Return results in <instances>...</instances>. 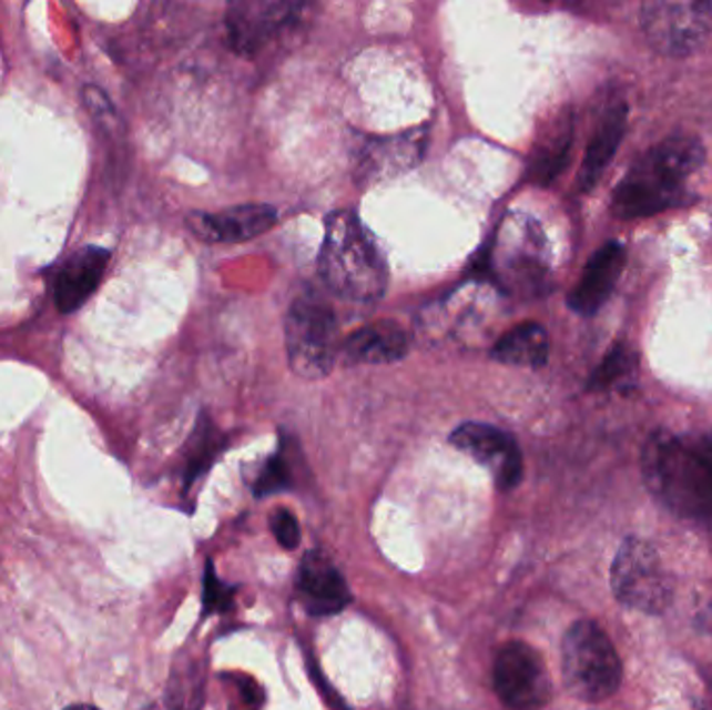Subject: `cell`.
<instances>
[{
	"mask_svg": "<svg viewBox=\"0 0 712 710\" xmlns=\"http://www.w3.org/2000/svg\"><path fill=\"white\" fill-rule=\"evenodd\" d=\"M550 355V338L540 323L515 325L494 344L492 358L502 365L540 369Z\"/></svg>",
	"mask_w": 712,
	"mask_h": 710,
	"instance_id": "cell-19",
	"label": "cell"
},
{
	"mask_svg": "<svg viewBox=\"0 0 712 710\" xmlns=\"http://www.w3.org/2000/svg\"><path fill=\"white\" fill-rule=\"evenodd\" d=\"M289 486V469L288 463L284 460L282 455H275V457L267 460V465L263 467V471L258 475V481H256L255 490L258 496H267V494H273V491L284 490Z\"/></svg>",
	"mask_w": 712,
	"mask_h": 710,
	"instance_id": "cell-22",
	"label": "cell"
},
{
	"mask_svg": "<svg viewBox=\"0 0 712 710\" xmlns=\"http://www.w3.org/2000/svg\"><path fill=\"white\" fill-rule=\"evenodd\" d=\"M286 355L289 369L306 382L327 377L336 367L339 342L338 322L327 305L317 296H301L288 308L284 322Z\"/></svg>",
	"mask_w": 712,
	"mask_h": 710,
	"instance_id": "cell-4",
	"label": "cell"
},
{
	"mask_svg": "<svg viewBox=\"0 0 712 710\" xmlns=\"http://www.w3.org/2000/svg\"><path fill=\"white\" fill-rule=\"evenodd\" d=\"M111 253L101 246H84L71 254L54 280V305L59 313L71 315L101 286Z\"/></svg>",
	"mask_w": 712,
	"mask_h": 710,
	"instance_id": "cell-13",
	"label": "cell"
},
{
	"mask_svg": "<svg viewBox=\"0 0 712 710\" xmlns=\"http://www.w3.org/2000/svg\"><path fill=\"white\" fill-rule=\"evenodd\" d=\"M704 156L694 135H669L645 151L612 190V213L619 220H640L685 204L688 180L704 165Z\"/></svg>",
	"mask_w": 712,
	"mask_h": 710,
	"instance_id": "cell-1",
	"label": "cell"
},
{
	"mask_svg": "<svg viewBox=\"0 0 712 710\" xmlns=\"http://www.w3.org/2000/svg\"><path fill=\"white\" fill-rule=\"evenodd\" d=\"M65 710H101L96 709V707H92V704H71V707H68Z\"/></svg>",
	"mask_w": 712,
	"mask_h": 710,
	"instance_id": "cell-25",
	"label": "cell"
},
{
	"mask_svg": "<svg viewBox=\"0 0 712 710\" xmlns=\"http://www.w3.org/2000/svg\"><path fill=\"white\" fill-rule=\"evenodd\" d=\"M421 154H424L421 132L375 138L363 149L358 171L365 180L388 178L417 165Z\"/></svg>",
	"mask_w": 712,
	"mask_h": 710,
	"instance_id": "cell-16",
	"label": "cell"
},
{
	"mask_svg": "<svg viewBox=\"0 0 712 710\" xmlns=\"http://www.w3.org/2000/svg\"><path fill=\"white\" fill-rule=\"evenodd\" d=\"M611 586L621 605L648 615L669 609L675 592V581L667 574L657 548L640 538L621 544L612 560Z\"/></svg>",
	"mask_w": 712,
	"mask_h": 710,
	"instance_id": "cell-6",
	"label": "cell"
},
{
	"mask_svg": "<svg viewBox=\"0 0 712 710\" xmlns=\"http://www.w3.org/2000/svg\"><path fill=\"white\" fill-rule=\"evenodd\" d=\"M410 336L396 322L369 323L342 342L339 353L356 365H390L408 355Z\"/></svg>",
	"mask_w": 712,
	"mask_h": 710,
	"instance_id": "cell-15",
	"label": "cell"
},
{
	"mask_svg": "<svg viewBox=\"0 0 712 710\" xmlns=\"http://www.w3.org/2000/svg\"><path fill=\"white\" fill-rule=\"evenodd\" d=\"M573 144V119L559 118L538 140L527 168V180L536 186L552 184L567 168Z\"/></svg>",
	"mask_w": 712,
	"mask_h": 710,
	"instance_id": "cell-18",
	"label": "cell"
},
{
	"mask_svg": "<svg viewBox=\"0 0 712 710\" xmlns=\"http://www.w3.org/2000/svg\"><path fill=\"white\" fill-rule=\"evenodd\" d=\"M621 659L609 636L593 621H577L562 640V679L583 702H602L619 690Z\"/></svg>",
	"mask_w": 712,
	"mask_h": 710,
	"instance_id": "cell-5",
	"label": "cell"
},
{
	"mask_svg": "<svg viewBox=\"0 0 712 710\" xmlns=\"http://www.w3.org/2000/svg\"><path fill=\"white\" fill-rule=\"evenodd\" d=\"M215 450H217L215 432H213L208 419H203V422L199 423V427H196V432H194V438H192V444H190L186 469L187 484H192L199 475L203 474L204 469L208 467L211 458L215 455Z\"/></svg>",
	"mask_w": 712,
	"mask_h": 710,
	"instance_id": "cell-21",
	"label": "cell"
},
{
	"mask_svg": "<svg viewBox=\"0 0 712 710\" xmlns=\"http://www.w3.org/2000/svg\"><path fill=\"white\" fill-rule=\"evenodd\" d=\"M625 130H628V104H614L600 121L583 156L581 171H579V187L583 192H590L600 182V178L604 175L625 135Z\"/></svg>",
	"mask_w": 712,
	"mask_h": 710,
	"instance_id": "cell-17",
	"label": "cell"
},
{
	"mask_svg": "<svg viewBox=\"0 0 712 710\" xmlns=\"http://www.w3.org/2000/svg\"><path fill=\"white\" fill-rule=\"evenodd\" d=\"M450 444L490 469L500 490H512L523 477V457L517 440L488 423H462L450 434Z\"/></svg>",
	"mask_w": 712,
	"mask_h": 710,
	"instance_id": "cell-9",
	"label": "cell"
},
{
	"mask_svg": "<svg viewBox=\"0 0 712 710\" xmlns=\"http://www.w3.org/2000/svg\"><path fill=\"white\" fill-rule=\"evenodd\" d=\"M635 367H638L635 353L625 344H614L611 353L604 356V361L592 373L588 389L604 392V389L617 388L635 375Z\"/></svg>",
	"mask_w": 712,
	"mask_h": 710,
	"instance_id": "cell-20",
	"label": "cell"
},
{
	"mask_svg": "<svg viewBox=\"0 0 712 710\" xmlns=\"http://www.w3.org/2000/svg\"><path fill=\"white\" fill-rule=\"evenodd\" d=\"M648 488L685 519H712V442L654 434L642 457Z\"/></svg>",
	"mask_w": 712,
	"mask_h": 710,
	"instance_id": "cell-2",
	"label": "cell"
},
{
	"mask_svg": "<svg viewBox=\"0 0 712 710\" xmlns=\"http://www.w3.org/2000/svg\"><path fill=\"white\" fill-rule=\"evenodd\" d=\"M319 275L327 288L348 303H375L386 294V261L353 211L327 215Z\"/></svg>",
	"mask_w": 712,
	"mask_h": 710,
	"instance_id": "cell-3",
	"label": "cell"
},
{
	"mask_svg": "<svg viewBox=\"0 0 712 710\" xmlns=\"http://www.w3.org/2000/svg\"><path fill=\"white\" fill-rule=\"evenodd\" d=\"M232 596H234V592L217 579L213 562L208 560L206 567H204V612L227 609Z\"/></svg>",
	"mask_w": 712,
	"mask_h": 710,
	"instance_id": "cell-23",
	"label": "cell"
},
{
	"mask_svg": "<svg viewBox=\"0 0 712 710\" xmlns=\"http://www.w3.org/2000/svg\"><path fill=\"white\" fill-rule=\"evenodd\" d=\"M301 4L277 0H240L227 9V32L237 54L251 57L286 28Z\"/></svg>",
	"mask_w": 712,
	"mask_h": 710,
	"instance_id": "cell-10",
	"label": "cell"
},
{
	"mask_svg": "<svg viewBox=\"0 0 712 710\" xmlns=\"http://www.w3.org/2000/svg\"><path fill=\"white\" fill-rule=\"evenodd\" d=\"M277 221L272 204H240L217 213H190L187 227L206 244H236L269 232Z\"/></svg>",
	"mask_w": 712,
	"mask_h": 710,
	"instance_id": "cell-11",
	"label": "cell"
},
{
	"mask_svg": "<svg viewBox=\"0 0 712 710\" xmlns=\"http://www.w3.org/2000/svg\"><path fill=\"white\" fill-rule=\"evenodd\" d=\"M298 592L313 615H334L350 602V592L334 562L323 552H308L298 571Z\"/></svg>",
	"mask_w": 712,
	"mask_h": 710,
	"instance_id": "cell-14",
	"label": "cell"
},
{
	"mask_svg": "<svg viewBox=\"0 0 712 710\" xmlns=\"http://www.w3.org/2000/svg\"><path fill=\"white\" fill-rule=\"evenodd\" d=\"M625 261H628V253L619 242H609L593 253L576 288L569 294V306L576 311L577 315L592 317L607 305L612 290L623 273Z\"/></svg>",
	"mask_w": 712,
	"mask_h": 710,
	"instance_id": "cell-12",
	"label": "cell"
},
{
	"mask_svg": "<svg viewBox=\"0 0 712 710\" xmlns=\"http://www.w3.org/2000/svg\"><path fill=\"white\" fill-rule=\"evenodd\" d=\"M640 23L648 42L664 57H690L711 34L709 0H652L644 2Z\"/></svg>",
	"mask_w": 712,
	"mask_h": 710,
	"instance_id": "cell-7",
	"label": "cell"
},
{
	"mask_svg": "<svg viewBox=\"0 0 712 710\" xmlns=\"http://www.w3.org/2000/svg\"><path fill=\"white\" fill-rule=\"evenodd\" d=\"M272 527L275 538L286 550H294L301 544V525L289 510H277L273 515Z\"/></svg>",
	"mask_w": 712,
	"mask_h": 710,
	"instance_id": "cell-24",
	"label": "cell"
},
{
	"mask_svg": "<svg viewBox=\"0 0 712 710\" xmlns=\"http://www.w3.org/2000/svg\"><path fill=\"white\" fill-rule=\"evenodd\" d=\"M494 690L512 710H538L552 696V681L538 650L509 642L494 662Z\"/></svg>",
	"mask_w": 712,
	"mask_h": 710,
	"instance_id": "cell-8",
	"label": "cell"
}]
</instances>
